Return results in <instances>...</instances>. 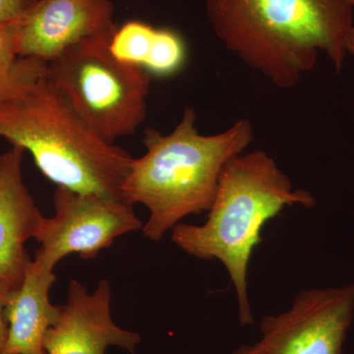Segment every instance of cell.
<instances>
[{
    "label": "cell",
    "mask_w": 354,
    "mask_h": 354,
    "mask_svg": "<svg viewBox=\"0 0 354 354\" xmlns=\"http://www.w3.org/2000/svg\"><path fill=\"white\" fill-rule=\"evenodd\" d=\"M228 50L277 87H295L325 53L342 68L354 25L346 0H204Z\"/></svg>",
    "instance_id": "cell-1"
},
{
    "label": "cell",
    "mask_w": 354,
    "mask_h": 354,
    "mask_svg": "<svg viewBox=\"0 0 354 354\" xmlns=\"http://www.w3.org/2000/svg\"><path fill=\"white\" fill-rule=\"evenodd\" d=\"M196 120L195 109L187 108L171 132L146 129V153L132 158L121 184L122 201L149 209L142 230L153 241H160L186 216L208 213L225 165L253 141L248 120H237L214 135L201 134Z\"/></svg>",
    "instance_id": "cell-2"
},
{
    "label": "cell",
    "mask_w": 354,
    "mask_h": 354,
    "mask_svg": "<svg viewBox=\"0 0 354 354\" xmlns=\"http://www.w3.org/2000/svg\"><path fill=\"white\" fill-rule=\"evenodd\" d=\"M295 205L311 208L315 198L309 191L295 188L265 151L242 153L221 172L206 223H179L171 230V241L184 252L200 260L218 261L225 268L242 326L254 323L247 276L254 250L262 242L263 227Z\"/></svg>",
    "instance_id": "cell-3"
},
{
    "label": "cell",
    "mask_w": 354,
    "mask_h": 354,
    "mask_svg": "<svg viewBox=\"0 0 354 354\" xmlns=\"http://www.w3.org/2000/svg\"><path fill=\"white\" fill-rule=\"evenodd\" d=\"M0 138L31 153L57 187L121 199L133 158L90 127L46 75L0 97Z\"/></svg>",
    "instance_id": "cell-4"
},
{
    "label": "cell",
    "mask_w": 354,
    "mask_h": 354,
    "mask_svg": "<svg viewBox=\"0 0 354 354\" xmlns=\"http://www.w3.org/2000/svg\"><path fill=\"white\" fill-rule=\"evenodd\" d=\"M114 31L74 44L48 64L46 73L81 118L113 144L145 121L151 86L144 70L113 57Z\"/></svg>",
    "instance_id": "cell-5"
},
{
    "label": "cell",
    "mask_w": 354,
    "mask_h": 354,
    "mask_svg": "<svg viewBox=\"0 0 354 354\" xmlns=\"http://www.w3.org/2000/svg\"><path fill=\"white\" fill-rule=\"evenodd\" d=\"M53 205L55 216L44 218L35 237L41 247L32 259L53 271L67 255L79 254L82 259H93L118 237L144 225L132 205L97 193L57 187Z\"/></svg>",
    "instance_id": "cell-6"
},
{
    "label": "cell",
    "mask_w": 354,
    "mask_h": 354,
    "mask_svg": "<svg viewBox=\"0 0 354 354\" xmlns=\"http://www.w3.org/2000/svg\"><path fill=\"white\" fill-rule=\"evenodd\" d=\"M354 318V283L304 290L286 311L268 315L250 354H342Z\"/></svg>",
    "instance_id": "cell-7"
},
{
    "label": "cell",
    "mask_w": 354,
    "mask_h": 354,
    "mask_svg": "<svg viewBox=\"0 0 354 354\" xmlns=\"http://www.w3.org/2000/svg\"><path fill=\"white\" fill-rule=\"evenodd\" d=\"M113 0H37L19 21L18 57L50 64L74 44L114 31Z\"/></svg>",
    "instance_id": "cell-8"
},
{
    "label": "cell",
    "mask_w": 354,
    "mask_h": 354,
    "mask_svg": "<svg viewBox=\"0 0 354 354\" xmlns=\"http://www.w3.org/2000/svg\"><path fill=\"white\" fill-rule=\"evenodd\" d=\"M141 335L116 325L111 315V288L100 281L88 292L78 281H71L59 318L46 333V354H106L111 346L134 353Z\"/></svg>",
    "instance_id": "cell-9"
},
{
    "label": "cell",
    "mask_w": 354,
    "mask_h": 354,
    "mask_svg": "<svg viewBox=\"0 0 354 354\" xmlns=\"http://www.w3.org/2000/svg\"><path fill=\"white\" fill-rule=\"evenodd\" d=\"M24 153L16 146L0 153V281L11 292L22 285L31 260L25 243L36 237L44 218L23 177Z\"/></svg>",
    "instance_id": "cell-10"
},
{
    "label": "cell",
    "mask_w": 354,
    "mask_h": 354,
    "mask_svg": "<svg viewBox=\"0 0 354 354\" xmlns=\"http://www.w3.org/2000/svg\"><path fill=\"white\" fill-rule=\"evenodd\" d=\"M55 281L53 270L34 260L28 262L22 285L7 299L8 337L1 354H46V333L57 322L62 312V306L53 305L50 299Z\"/></svg>",
    "instance_id": "cell-11"
},
{
    "label": "cell",
    "mask_w": 354,
    "mask_h": 354,
    "mask_svg": "<svg viewBox=\"0 0 354 354\" xmlns=\"http://www.w3.org/2000/svg\"><path fill=\"white\" fill-rule=\"evenodd\" d=\"M109 50L120 62L160 78L176 75L187 60V48L178 32L140 21L118 26Z\"/></svg>",
    "instance_id": "cell-12"
},
{
    "label": "cell",
    "mask_w": 354,
    "mask_h": 354,
    "mask_svg": "<svg viewBox=\"0 0 354 354\" xmlns=\"http://www.w3.org/2000/svg\"><path fill=\"white\" fill-rule=\"evenodd\" d=\"M48 64L35 58H19L9 73L0 76V97L29 85L46 75Z\"/></svg>",
    "instance_id": "cell-13"
},
{
    "label": "cell",
    "mask_w": 354,
    "mask_h": 354,
    "mask_svg": "<svg viewBox=\"0 0 354 354\" xmlns=\"http://www.w3.org/2000/svg\"><path fill=\"white\" fill-rule=\"evenodd\" d=\"M19 21L0 24V76L9 73L20 58L18 57Z\"/></svg>",
    "instance_id": "cell-14"
},
{
    "label": "cell",
    "mask_w": 354,
    "mask_h": 354,
    "mask_svg": "<svg viewBox=\"0 0 354 354\" xmlns=\"http://www.w3.org/2000/svg\"><path fill=\"white\" fill-rule=\"evenodd\" d=\"M37 0H0V24L17 22L22 19Z\"/></svg>",
    "instance_id": "cell-15"
},
{
    "label": "cell",
    "mask_w": 354,
    "mask_h": 354,
    "mask_svg": "<svg viewBox=\"0 0 354 354\" xmlns=\"http://www.w3.org/2000/svg\"><path fill=\"white\" fill-rule=\"evenodd\" d=\"M10 293L11 290L0 281V354L3 351L7 337H8V323H7L6 317V306Z\"/></svg>",
    "instance_id": "cell-16"
},
{
    "label": "cell",
    "mask_w": 354,
    "mask_h": 354,
    "mask_svg": "<svg viewBox=\"0 0 354 354\" xmlns=\"http://www.w3.org/2000/svg\"><path fill=\"white\" fill-rule=\"evenodd\" d=\"M344 46H346V53L354 57V25L349 29L348 35H346Z\"/></svg>",
    "instance_id": "cell-17"
},
{
    "label": "cell",
    "mask_w": 354,
    "mask_h": 354,
    "mask_svg": "<svg viewBox=\"0 0 354 354\" xmlns=\"http://www.w3.org/2000/svg\"><path fill=\"white\" fill-rule=\"evenodd\" d=\"M230 354H250V353H249L248 346L245 344V346H241V348L235 349L234 353Z\"/></svg>",
    "instance_id": "cell-18"
},
{
    "label": "cell",
    "mask_w": 354,
    "mask_h": 354,
    "mask_svg": "<svg viewBox=\"0 0 354 354\" xmlns=\"http://www.w3.org/2000/svg\"><path fill=\"white\" fill-rule=\"evenodd\" d=\"M346 2L351 6V8L354 10V0H346Z\"/></svg>",
    "instance_id": "cell-19"
}]
</instances>
